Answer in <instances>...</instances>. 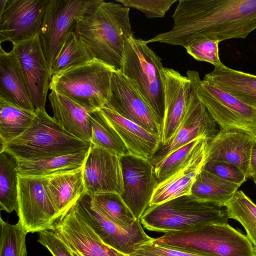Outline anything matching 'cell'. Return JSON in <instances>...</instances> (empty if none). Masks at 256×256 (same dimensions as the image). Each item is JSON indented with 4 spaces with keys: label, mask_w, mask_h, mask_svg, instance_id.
Masks as SVG:
<instances>
[{
    "label": "cell",
    "mask_w": 256,
    "mask_h": 256,
    "mask_svg": "<svg viewBox=\"0 0 256 256\" xmlns=\"http://www.w3.org/2000/svg\"><path fill=\"white\" fill-rule=\"evenodd\" d=\"M250 174L254 180H256V139L254 142L250 158Z\"/></svg>",
    "instance_id": "b9f144b4"
},
{
    "label": "cell",
    "mask_w": 256,
    "mask_h": 256,
    "mask_svg": "<svg viewBox=\"0 0 256 256\" xmlns=\"http://www.w3.org/2000/svg\"><path fill=\"white\" fill-rule=\"evenodd\" d=\"M164 112L160 145L167 144L178 129L185 114L191 90V81L171 68H164Z\"/></svg>",
    "instance_id": "d6986e66"
},
{
    "label": "cell",
    "mask_w": 256,
    "mask_h": 256,
    "mask_svg": "<svg viewBox=\"0 0 256 256\" xmlns=\"http://www.w3.org/2000/svg\"><path fill=\"white\" fill-rule=\"evenodd\" d=\"M219 43L218 40L202 38L193 40L184 48L195 60L217 66L224 64L220 58Z\"/></svg>",
    "instance_id": "8d00e7d4"
},
{
    "label": "cell",
    "mask_w": 256,
    "mask_h": 256,
    "mask_svg": "<svg viewBox=\"0 0 256 256\" xmlns=\"http://www.w3.org/2000/svg\"><path fill=\"white\" fill-rule=\"evenodd\" d=\"M18 220L28 233L52 230L59 218L43 176H18Z\"/></svg>",
    "instance_id": "4fadbf2b"
},
{
    "label": "cell",
    "mask_w": 256,
    "mask_h": 256,
    "mask_svg": "<svg viewBox=\"0 0 256 256\" xmlns=\"http://www.w3.org/2000/svg\"><path fill=\"white\" fill-rule=\"evenodd\" d=\"M203 80L256 109V75L235 70L223 64L214 66L211 72L204 76Z\"/></svg>",
    "instance_id": "cb8c5ba5"
},
{
    "label": "cell",
    "mask_w": 256,
    "mask_h": 256,
    "mask_svg": "<svg viewBox=\"0 0 256 256\" xmlns=\"http://www.w3.org/2000/svg\"><path fill=\"white\" fill-rule=\"evenodd\" d=\"M82 167L43 176L46 191L58 218L86 194Z\"/></svg>",
    "instance_id": "44dd1931"
},
{
    "label": "cell",
    "mask_w": 256,
    "mask_h": 256,
    "mask_svg": "<svg viewBox=\"0 0 256 256\" xmlns=\"http://www.w3.org/2000/svg\"><path fill=\"white\" fill-rule=\"evenodd\" d=\"M162 59L145 40L134 36L124 43L121 72L136 86L162 126L164 112V74Z\"/></svg>",
    "instance_id": "8992f818"
},
{
    "label": "cell",
    "mask_w": 256,
    "mask_h": 256,
    "mask_svg": "<svg viewBox=\"0 0 256 256\" xmlns=\"http://www.w3.org/2000/svg\"><path fill=\"white\" fill-rule=\"evenodd\" d=\"M225 206L181 196L149 206L140 220L148 230L165 233L188 231L210 224H228Z\"/></svg>",
    "instance_id": "277c9868"
},
{
    "label": "cell",
    "mask_w": 256,
    "mask_h": 256,
    "mask_svg": "<svg viewBox=\"0 0 256 256\" xmlns=\"http://www.w3.org/2000/svg\"><path fill=\"white\" fill-rule=\"evenodd\" d=\"M202 169L239 186L247 179L244 174L238 166L226 162H206Z\"/></svg>",
    "instance_id": "f35d334b"
},
{
    "label": "cell",
    "mask_w": 256,
    "mask_h": 256,
    "mask_svg": "<svg viewBox=\"0 0 256 256\" xmlns=\"http://www.w3.org/2000/svg\"><path fill=\"white\" fill-rule=\"evenodd\" d=\"M74 31L94 59L121 71L124 43L134 36L130 8L96 0L76 18Z\"/></svg>",
    "instance_id": "7a4b0ae2"
},
{
    "label": "cell",
    "mask_w": 256,
    "mask_h": 256,
    "mask_svg": "<svg viewBox=\"0 0 256 256\" xmlns=\"http://www.w3.org/2000/svg\"><path fill=\"white\" fill-rule=\"evenodd\" d=\"M123 190L120 196L136 220L149 207L158 182L150 160L131 154L120 156Z\"/></svg>",
    "instance_id": "5bb4252c"
},
{
    "label": "cell",
    "mask_w": 256,
    "mask_h": 256,
    "mask_svg": "<svg viewBox=\"0 0 256 256\" xmlns=\"http://www.w3.org/2000/svg\"><path fill=\"white\" fill-rule=\"evenodd\" d=\"M72 207L104 243L124 254L129 255L140 246L154 239L145 232L140 220L125 227L118 226L108 220L92 204L87 194H84Z\"/></svg>",
    "instance_id": "30bf717a"
},
{
    "label": "cell",
    "mask_w": 256,
    "mask_h": 256,
    "mask_svg": "<svg viewBox=\"0 0 256 256\" xmlns=\"http://www.w3.org/2000/svg\"><path fill=\"white\" fill-rule=\"evenodd\" d=\"M36 114L0 98V148L22 135L29 128Z\"/></svg>",
    "instance_id": "f546056e"
},
{
    "label": "cell",
    "mask_w": 256,
    "mask_h": 256,
    "mask_svg": "<svg viewBox=\"0 0 256 256\" xmlns=\"http://www.w3.org/2000/svg\"><path fill=\"white\" fill-rule=\"evenodd\" d=\"M92 144L118 156L130 154L124 141L100 110L90 112Z\"/></svg>",
    "instance_id": "1f68e13d"
},
{
    "label": "cell",
    "mask_w": 256,
    "mask_h": 256,
    "mask_svg": "<svg viewBox=\"0 0 256 256\" xmlns=\"http://www.w3.org/2000/svg\"><path fill=\"white\" fill-rule=\"evenodd\" d=\"M94 59L72 30L68 35L51 70L52 76Z\"/></svg>",
    "instance_id": "e575fe53"
},
{
    "label": "cell",
    "mask_w": 256,
    "mask_h": 256,
    "mask_svg": "<svg viewBox=\"0 0 256 256\" xmlns=\"http://www.w3.org/2000/svg\"><path fill=\"white\" fill-rule=\"evenodd\" d=\"M206 156L207 150L186 166L158 184L149 206L181 196L191 194L192 186L206 162Z\"/></svg>",
    "instance_id": "d4e9b609"
},
{
    "label": "cell",
    "mask_w": 256,
    "mask_h": 256,
    "mask_svg": "<svg viewBox=\"0 0 256 256\" xmlns=\"http://www.w3.org/2000/svg\"><path fill=\"white\" fill-rule=\"evenodd\" d=\"M178 0H116L128 8L142 12L148 18L164 17L171 6Z\"/></svg>",
    "instance_id": "74e56055"
},
{
    "label": "cell",
    "mask_w": 256,
    "mask_h": 256,
    "mask_svg": "<svg viewBox=\"0 0 256 256\" xmlns=\"http://www.w3.org/2000/svg\"><path fill=\"white\" fill-rule=\"evenodd\" d=\"M208 140L205 138L194 140L170 152L154 165L158 184L164 180L207 150Z\"/></svg>",
    "instance_id": "f1b7e54d"
},
{
    "label": "cell",
    "mask_w": 256,
    "mask_h": 256,
    "mask_svg": "<svg viewBox=\"0 0 256 256\" xmlns=\"http://www.w3.org/2000/svg\"><path fill=\"white\" fill-rule=\"evenodd\" d=\"M168 32L146 40L184 47L202 38H246L256 29V0H180Z\"/></svg>",
    "instance_id": "6da1fadb"
},
{
    "label": "cell",
    "mask_w": 256,
    "mask_h": 256,
    "mask_svg": "<svg viewBox=\"0 0 256 256\" xmlns=\"http://www.w3.org/2000/svg\"><path fill=\"white\" fill-rule=\"evenodd\" d=\"M75 256H128L104 243L72 206L52 230Z\"/></svg>",
    "instance_id": "2e32d148"
},
{
    "label": "cell",
    "mask_w": 256,
    "mask_h": 256,
    "mask_svg": "<svg viewBox=\"0 0 256 256\" xmlns=\"http://www.w3.org/2000/svg\"><path fill=\"white\" fill-rule=\"evenodd\" d=\"M95 0H48L38 36L50 71L76 18Z\"/></svg>",
    "instance_id": "ba28073f"
},
{
    "label": "cell",
    "mask_w": 256,
    "mask_h": 256,
    "mask_svg": "<svg viewBox=\"0 0 256 256\" xmlns=\"http://www.w3.org/2000/svg\"><path fill=\"white\" fill-rule=\"evenodd\" d=\"M153 242L204 256H254L247 238L228 224H210L165 233Z\"/></svg>",
    "instance_id": "5b68a950"
},
{
    "label": "cell",
    "mask_w": 256,
    "mask_h": 256,
    "mask_svg": "<svg viewBox=\"0 0 256 256\" xmlns=\"http://www.w3.org/2000/svg\"><path fill=\"white\" fill-rule=\"evenodd\" d=\"M254 183H255V184H256V180H254Z\"/></svg>",
    "instance_id": "ee69618b"
},
{
    "label": "cell",
    "mask_w": 256,
    "mask_h": 256,
    "mask_svg": "<svg viewBox=\"0 0 256 256\" xmlns=\"http://www.w3.org/2000/svg\"><path fill=\"white\" fill-rule=\"evenodd\" d=\"M0 98L22 108L34 111L12 52L0 48Z\"/></svg>",
    "instance_id": "484cf974"
},
{
    "label": "cell",
    "mask_w": 256,
    "mask_h": 256,
    "mask_svg": "<svg viewBox=\"0 0 256 256\" xmlns=\"http://www.w3.org/2000/svg\"><path fill=\"white\" fill-rule=\"evenodd\" d=\"M38 242L53 256H75L68 246L50 230L38 232Z\"/></svg>",
    "instance_id": "60d3db41"
},
{
    "label": "cell",
    "mask_w": 256,
    "mask_h": 256,
    "mask_svg": "<svg viewBox=\"0 0 256 256\" xmlns=\"http://www.w3.org/2000/svg\"><path fill=\"white\" fill-rule=\"evenodd\" d=\"M86 194L122 192L120 156L90 144L82 167Z\"/></svg>",
    "instance_id": "ac0fdd59"
},
{
    "label": "cell",
    "mask_w": 256,
    "mask_h": 256,
    "mask_svg": "<svg viewBox=\"0 0 256 256\" xmlns=\"http://www.w3.org/2000/svg\"><path fill=\"white\" fill-rule=\"evenodd\" d=\"M36 116L22 135L0 148L18 161L36 160L87 150L90 144L66 131L46 112L35 110Z\"/></svg>",
    "instance_id": "3957f363"
},
{
    "label": "cell",
    "mask_w": 256,
    "mask_h": 256,
    "mask_svg": "<svg viewBox=\"0 0 256 256\" xmlns=\"http://www.w3.org/2000/svg\"><path fill=\"white\" fill-rule=\"evenodd\" d=\"M8 0H0V14L4 12Z\"/></svg>",
    "instance_id": "7bdbcfd3"
},
{
    "label": "cell",
    "mask_w": 256,
    "mask_h": 256,
    "mask_svg": "<svg viewBox=\"0 0 256 256\" xmlns=\"http://www.w3.org/2000/svg\"><path fill=\"white\" fill-rule=\"evenodd\" d=\"M240 186L202 169L192 186L191 195L199 200L224 206Z\"/></svg>",
    "instance_id": "83f0119b"
},
{
    "label": "cell",
    "mask_w": 256,
    "mask_h": 256,
    "mask_svg": "<svg viewBox=\"0 0 256 256\" xmlns=\"http://www.w3.org/2000/svg\"><path fill=\"white\" fill-rule=\"evenodd\" d=\"M12 46L10 51L32 105L35 110H45L52 74L38 34Z\"/></svg>",
    "instance_id": "7c38bea8"
},
{
    "label": "cell",
    "mask_w": 256,
    "mask_h": 256,
    "mask_svg": "<svg viewBox=\"0 0 256 256\" xmlns=\"http://www.w3.org/2000/svg\"><path fill=\"white\" fill-rule=\"evenodd\" d=\"M88 195L92 204L104 216L118 226H128L136 220L120 194L100 192Z\"/></svg>",
    "instance_id": "d6a6232c"
},
{
    "label": "cell",
    "mask_w": 256,
    "mask_h": 256,
    "mask_svg": "<svg viewBox=\"0 0 256 256\" xmlns=\"http://www.w3.org/2000/svg\"><path fill=\"white\" fill-rule=\"evenodd\" d=\"M48 99L53 111L54 120L72 136L90 144V112L54 90H51Z\"/></svg>",
    "instance_id": "603a6c76"
},
{
    "label": "cell",
    "mask_w": 256,
    "mask_h": 256,
    "mask_svg": "<svg viewBox=\"0 0 256 256\" xmlns=\"http://www.w3.org/2000/svg\"><path fill=\"white\" fill-rule=\"evenodd\" d=\"M104 106L142 127L160 135L161 126L134 83L120 71H114L110 93Z\"/></svg>",
    "instance_id": "9a60e30c"
},
{
    "label": "cell",
    "mask_w": 256,
    "mask_h": 256,
    "mask_svg": "<svg viewBox=\"0 0 256 256\" xmlns=\"http://www.w3.org/2000/svg\"><path fill=\"white\" fill-rule=\"evenodd\" d=\"M48 0H8L0 14V42L12 44L38 34Z\"/></svg>",
    "instance_id": "e0dca14e"
},
{
    "label": "cell",
    "mask_w": 256,
    "mask_h": 256,
    "mask_svg": "<svg viewBox=\"0 0 256 256\" xmlns=\"http://www.w3.org/2000/svg\"><path fill=\"white\" fill-rule=\"evenodd\" d=\"M128 256H204L153 242L140 246Z\"/></svg>",
    "instance_id": "ab89813d"
},
{
    "label": "cell",
    "mask_w": 256,
    "mask_h": 256,
    "mask_svg": "<svg viewBox=\"0 0 256 256\" xmlns=\"http://www.w3.org/2000/svg\"><path fill=\"white\" fill-rule=\"evenodd\" d=\"M18 160L8 152H0V208L18 212Z\"/></svg>",
    "instance_id": "4dcf8cb0"
},
{
    "label": "cell",
    "mask_w": 256,
    "mask_h": 256,
    "mask_svg": "<svg viewBox=\"0 0 256 256\" xmlns=\"http://www.w3.org/2000/svg\"><path fill=\"white\" fill-rule=\"evenodd\" d=\"M196 92L220 129L242 130L256 136V109L200 78L197 81Z\"/></svg>",
    "instance_id": "8fae6325"
},
{
    "label": "cell",
    "mask_w": 256,
    "mask_h": 256,
    "mask_svg": "<svg viewBox=\"0 0 256 256\" xmlns=\"http://www.w3.org/2000/svg\"><path fill=\"white\" fill-rule=\"evenodd\" d=\"M229 218L238 221L256 252V204L242 190H236L225 206Z\"/></svg>",
    "instance_id": "836d02e7"
},
{
    "label": "cell",
    "mask_w": 256,
    "mask_h": 256,
    "mask_svg": "<svg viewBox=\"0 0 256 256\" xmlns=\"http://www.w3.org/2000/svg\"><path fill=\"white\" fill-rule=\"evenodd\" d=\"M114 71L109 66L94 59L52 76L50 89L92 112L106 104Z\"/></svg>",
    "instance_id": "52a82bcc"
},
{
    "label": "cell",
    "mask_w": 256,
    "mask_h": 256,
    "mask_svg": "<svg viewBox=\"0 0 256 256\" xmlns=\"http://www.w3.org/2000/svg\"><path fill=\"white\" fill-rule=\"evenodd\" d=\"M0 256H27L26 237L28 234L22 222L14 224L0 218Z\"/></svg>",
    "instance_id": "d590c367"
},
{
    "label": "cell",
    "mask_w": 256,
    "mask_h": 256,
    "mask_svg": "<svg viewBox=\"0 0 256 256\" xmlns=\"http://www.w3.org/2000/svg\"><path fill=\"white\" fill-rule=\"evenodd\" d=\"M256 136L244 131L220 129L208 141L206 162L223 161L238 166L249 178L251 152Z\"/></svg>",
    "instance_id": "ffe728a7"
},
{
    "label": "cell",
    "mask_w": 256,
    "mask_h": 256,
    "mask_svg": "<svg viewBox=\"0 0 256 256\" xmlns=\"http://www.w3.org/2000/svg\"><path fill=\"white\" fill-rule=\"evenodd\" d=\"M100 110L120 135L130 154L151 160L160 145V136L151 133L107 107L104 106Z\"/></svg>",
    "instance_id": "7402d4cb"
},
{
    "label": "cell",
    "mask_w": 256,
    "mask_h": 256,
    "mask_svg": "<svg viewBox=\"0 0 256 256\" xmlns=\"http://www.w3.org/2000/svg\"><path fill=\"white\" fill-rule=\"evenodd\" d=\"M254 256H256V254H255V255H254Z\"/></svg>",
    "instance_id": "f6af8a7d"
},
{
    "label": "cell",
    "mask_w": 256,
    "mask_h": 256,
    "mask_svg": "<svg viewBox=\"0 0 256 256\" xmlns=\"http://www.w3.org/2000/svg\"><path fill=\"white\" fill-rule=\"evenodd\" d=\"M88 149L39 160L18 161V174L23 176H45L60 172L80 168L83 166Z\"/></svg>",
    "instance_id": "4316f807"
},
{
    "label": "cell",
    "mask_w": 256,
    "mask_h": 256,
    "mask_svg": "<svg viewBox=\"0 0 256 256\" xmlns=\"http://www.w3.org/2000/svg\"><path fill=\"white\" fill-rule=\"evenodd\" d=\"M187 76L191 81V90L185 114L172 139L167 144L160 145L150 160L154 165L194 140L205 138L208 141L210 140L220 130L198 96L196 83L200 78L198 72L188 70Z\"/></svg>",
    "instance_id": "9c48e42d"
}]
</instances>
